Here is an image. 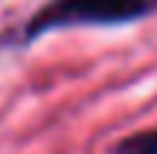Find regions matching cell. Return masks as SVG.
<instances>
[{
    "instance_id": "6da1fadb",
    "label": "cell",
    "mask_w": 157,
    "mask_h": 154,
    "mask_svg": "<svg viewBox=\"0 0 157 154\" xmlns=\"http://www.w3.org/2000/svg\"><path fill=\"white\" fill-rule=\"evenodd\" d=\"M157 12V0H47L15 35V44H32L58 29L76 26H125Z\"/></svg>"
},
{
    "instance_id": "7a4b0ae2",
    "label": "cell",
    "mask_w": 157,
    "mask_h": 154,
    "mask_svg": "<svg viewBox=\"0 0 157 154\" xmlns=\"http://www.w3.org/2000/svg\"><path fill=\"white\" fill-rule=\"evenodd\" d=\"M113 154H157V125L122 137L113 145Z\"/></svg>"
}]
</instances>
